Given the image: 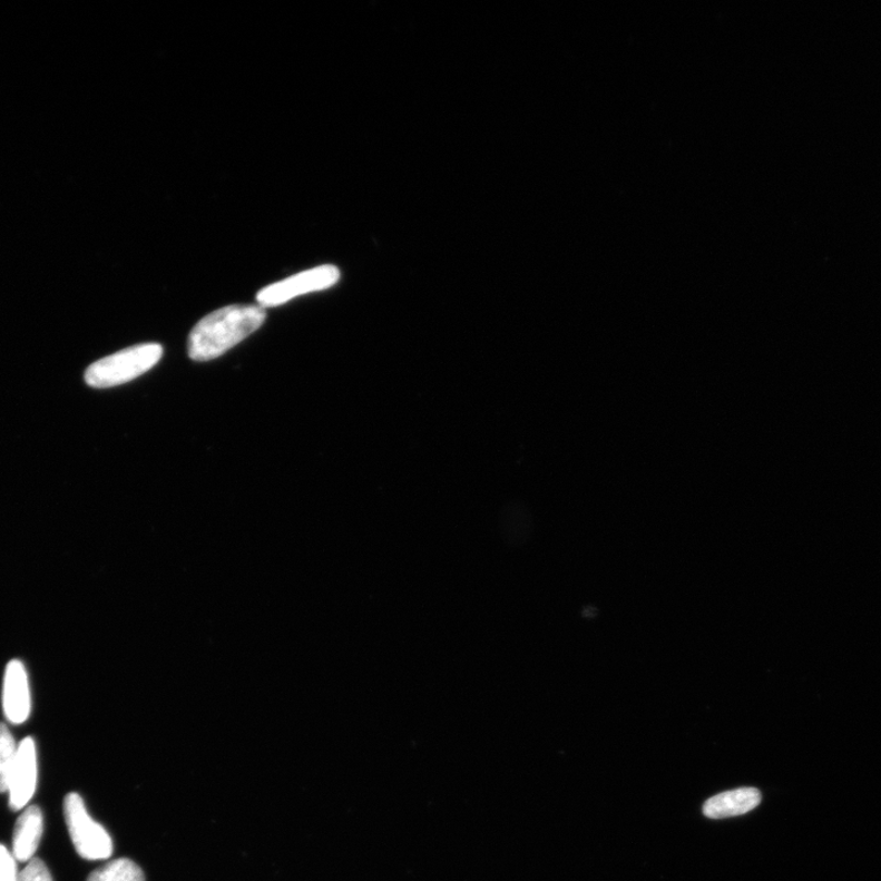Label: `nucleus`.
I'll list each match as a JSON object with an SVG mask.
<instances>
[{"instance_id":"2","label":"nucleus","mask_w":881,"mask_h":881,"mask_svg":"<svg viewBox=\"0 0 881 881\" xmlns=\"http://www.w3.org/2000/svg\"><path fill=\"white\" fill-rule=\"evenodd\" d=\"M164 355L163 345L144 343L98 360L85 372L94 389H109L130 382L156 366Z\"/></svg>"},{"instance_id":"1","label":"nucleus","mask_w":881,"mask_h":881,"mask_svg":"<svg viewBox=\"0 0 881 881\" xmlns=\"http://www.w3.org/2000/svg\"><path fill=\"white\" fill-rule=\"evenodd\" d=\"M266 309L255 304L229 305L204 317L190 332L189 356L209 362L239 344L264 325Z\"/></svg>"},{"instance_id":"8","label":"nucleus","mask_w":881,"mask_h":881,"mask_svg":"<svg viewBox=\"0 0 881 881\" xmlns=\"http://www.w3.org/2000/svg\"><path fill=\"white\" fill-rule=\"evenodd\" d=\"M762 802V793L754 787H742L716 794L703 805V813L711 819H726L746 814Z\"/></svg>"},{"instance_id":"7","label":"nucleus","mask_w":881,"mask_h":881,"mask_svg":"<svg viewBox=\"0 0 881 881\" xmlns=\"http://www.w3.org/2000/svg\"><path fill=\"white\" fill-rule=\"evenodd\" d=\"M43 835V814L37 805H28L18 818L12 851L18 862H30L40 846Z\"/></svg>"},{"instance_id":"9","label":"nucleus","mask_w":881,"mask_h":881,"mask_svg":"<svg viewBox=\"0 0 881 881\" xmlns=\"http://www.w3.org/2000/svg\"><path fill=\"white\" fill-rule=\"evenodd\" d=\"M88 881H145L141 868L128 859L111 861L92 872Z\"/></svg>"},{"instance_id":"12","label":"nucleus","mask_w":881,"mask_h":881,"mask_svg":"<svg viewBox=\"0 0 881 881\" xmlns=\"http://www.w3.org/2000/svg\"><path fill=\"white\" fill-rule=\"evenodd\" d=\"M18 861L4 845H0V881H18Z\"/></svg>"},{"instance_id":"4","label":"nucleus","mask_w":881,"mask_h":881,"mask_svg":"<svg viewBox=\"0 0 881 881\" xmlns=\"http://www.w3.org/2000/svg\"><path fill=\"white\" fill-rule=\"evenodd\" d=\"M341 278V271L333 265L307 270L260 291L257 305L266 309L288 303L294 297L333 287Z\"/></svg>"},{"instance_id":"11","label":"nucleus","mask_w":881,"mask_h":881,"mask_svg":"<svg viewBox=\"0 0 881 881\" xmlns=\"http://www.w3.org/2000/svg\"><path fill=\"white\" fill-rule=\"evenodd\" d=\"M18 881H53V878L42 860L33 859L20 872Z\"/></svg>"},{"instance_id":"6","label":"nucleus","mask_w":881,"mask_h":881,"mask_svg":"<svg viewBox=\"0 0 881 881\" xmlns=\"http://www.w3.org/2000/svg\"><path fill=\"white\" fill-rule=\"evenodd\" d=\"M3 706L11 724H23L30 716L31 696L28 674L19 660H12L7 666Z\"/></svg>"},{"instance_id":"10","label":"nucleus","mask_w":881,"mask_h":881,"mask_svg":"<svg viewBox=\"0 0 881 881\" xmlns=\"http://www.w3.org/2000/svg\"><path fill=\"white\" fill-rule=\"evenodd\" d=\"M19 744L4 724H0V793L8 792L12 766H14Z\"/></svg>"},{"instance_id":"3","label":"nucleus","mask_w":881,"mask_h":881,"mask_svg":"<svg viewBox=\"0 0 881 881\" xmlns=\"http://www.w3.org/2000/svg\"><path fill=\"white\" fill-rule=\"evenodd\" d=\"M65 816L70 839L84 860L102 861L114 853V841L108 831L86 810L79 793H68L65 799Z\"/></svg>"},{"instance_id":"5","label":"nucleus","mask_w":881,"mask_h":881,"mask_svg":"<svg viewBox=\"0 0 881 881\" xmlns=\"http://www.w3.org/2000/svg\"><path fill=\"white\" fill-rule=\"evenodd\" d=\"M37 752L33 738L22 740L18 747L17 760L9 777V806L14 812L23 811L35 796L37 789Z\"/></svg>"}]
</instances>
